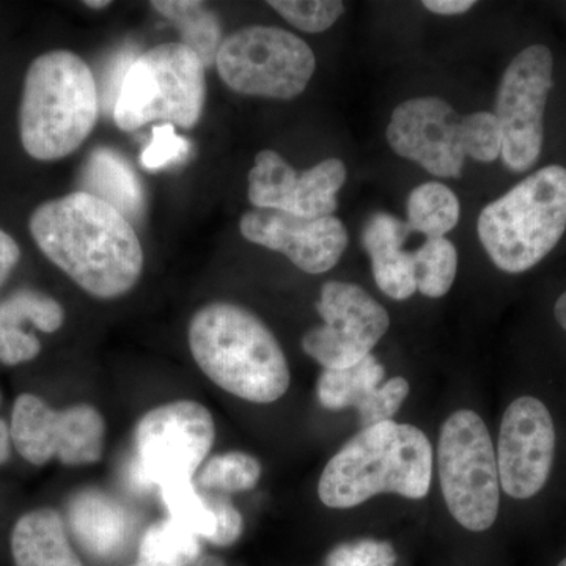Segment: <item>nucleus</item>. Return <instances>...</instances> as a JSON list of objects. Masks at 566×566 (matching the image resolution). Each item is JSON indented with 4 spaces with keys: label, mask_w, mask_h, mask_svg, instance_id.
Masks as SVG:
<instances>
[{
    "label": "nucleus",
    "mask_w": 566,
    "mask_h": 566,
    "mask_svg": "<svg viewBox=\"0 0 566 566\" xmlns=\"http://www.w3.org/2000/svg\"><path fill=\"white\" fill-rule=\"evenodd\" d=\"M556 428L542 401L516 398L502 417L497 442L501 486L513 499H531L543 490L553 469Z\"/></svg>",
    "instance_id": "obj_13"
},
{
    "label": "nucleus",
    "mask_w": 566,
    "mask_h": 566,
    "mask_svg": "<svg viewBox=\"0 0 566 566\" xmlns=\"http://www.w3.org/2000/svg\"><path fill=\"white\" fill-rule=\"evenodd\" d=\"M270 6L293 28L308 33L327 31L345 13L338 0H273Z\"/></svg>",
    "instance_id": "obj_31"
},
{
    "label": "nucleus",
    "mask_w": 566,
    "mask_h": 566,
    "mask_svg": "<svg viewBox=\"0 0 566 566\" xmlns=\"http://www.w3.org/2000/svg\"><path fill=\"white\" fill-rule=\"evenodd\" d=\"M80 191L120 211L129 222L140 221L145 212V192L139 175L120 153L95 148L81 170Z\"/></svg>",
    "instance_id": "obj_19"
},
{
    "label": "nucleus",
    "mask_w": 566,
    "mask_h": 566,
    "mask_svg": "<svg viewBox=\"0 0 566 566\" xmlns=\"http://www.w3.org/2000/svg\"><path fill=\"white\" fill-rule=\"evenodd\" d=\"M139 558L159 566H191L200 558L199 538L167 517L142 536Z\"/></svg>",
    "instance_id": "obj_26"
},
{
    "label": "nucleus",
    "mask_w": 566,
    "mask_h": 566,
    "mask_svg": "<svg viewBox=\"0 0 566 566\" xmlns=\"http://www.w3.org/2000/svg\"><path fill=\"white\" fill-rule=\"evenodd\" d=\"M205 99L203 63L181 43H166L134 59L112 115L123 132L155 120L192 129L202 117Z\"/></svg>",
    "instance_id": "obj_6"
},
{
    "label": "nucleus",
    "mask_w": 566,
    "mask_h": 566,
    "mask_svg": "<svg viewBox=\"0 0 566 566\" xmlns=\"http://www.w3.org/2000/svg\"><path fill=\"white\" fill-rule=\"evenodd\" d=\"M461 117L438 96L401 103L387 126V142L401 158L415 161L439 178H460L465 155L461 147Z\"/></svg>",
    "instance_id": "obj_14"
},
{
    "label": "nucleus",
    "mask_w": 566,
    "mask_h": 566,
    "mask_svg": "<svg viewBox=\"0 0 566 566\" xmlns=\"http://www.w3.org/2000/svg\"><path fill=\"white\" fill-rule=\"evenodd\" d=\"M196 565H199V566H222L221 560H218V558H210V557L199 558V560H197Z\"/></svg>",
    "instance_id": "obj_41"
},
{
    "label": "nucleus",
    "mask_w": 566,
    "mask_h": 566,
    "mask_svg": "<svg viewBox=\"0 0 566 566\" xmlns=\"http://www.w3.org/2000/svg\"><path fill=\"white\" fill-rule=\"evenodd\" d=\"M415 279L417 290L427 297H442L452 289L457 277L458 253L447 238H428L416 252Z\"/></svg>",
    "instance_id": "obj_28"
},
{
    "label": "nucleus",
    "mask_w": 566,
    "mask_h": 566,
    "mask_svg": "<svg viewBox=\"0 0 566 566\" xmlns=\"http://www.w3.org/2000/svg\"><path fill=\"white\" fill-rule=\"evenodd\" d=\"M14 566H84L71 546L65 517L52 506L21 513L10 532Z\"/></svg>",
    "instance_id": "obj_18"
},
{
    "label": "nucleus",
    "mask_w": 566,
    "mask_h": 566,
    "mask_svg": "<svg viewBox=\"0 0 566 566\" xmlns=\"http://www.w3.org/2000/svg\"><path fill=\"white\" fill-rule=\"evenodd\" d=\"M29 227L44 256L92 296L115 300L139 282L144 251L133 223L91 193L41 203Z\"/></svg>",
    "instance_id": "obj_1"
},
{
    "label": "nucleus",
    "mask_w": 566,
    "mask_h": 566,
    "mask_svg": "<svg viewBox=\"0 0 566 566\" xmlns=\"http://www.w3.org/2000/svg\"><path fill=\"white\" fill-rule=\"evenodd\" d=\"M216 516V532L208 542L216 546H232L243 534L244 523L240 510L226 494L207 493Z\"/></svg>",
    "instance_id": "obj_35"
},
{
    "label": "nucleus",
    "mask_w": 566,
    "mask_h": 566,
    "mask_svg": "<svg viewBox=\"0 0 566 566\" xmlns=\"http://www.w3.org/2000/svg\"><path fill=\"white\" fill-rule=\"evenodd\" d=\"M170 520L197 538L210 539L216 532V516L207 493L196 482L172 483L159 490Z\"/></svg>",
    "instance_id": "obj_29"
},
{
    "label": "nucleus",
    "mask_w": 566,
    "mask_h": 566,
    "mask_svg": "<svg viewBox=\"0 0 566 566\" xmlns=\"http://www.w3.org/2000/svg\"><path fill=\"white\" fill-rule=\"evenodd\" d=\"M297 177L279 153L260 151L249 172V200L259 210L290 211Z\"/></svg>",
    "instance_id": "obj_24"
},
{
    "label": "nucleus",
    "mask_w": 566,
    "mask_h": 566,
    "mask_svg": "<svg viewBox=\"0 0 566 566\" xmlns=\"http://www.w3.org/2000/svg\"><path fill=\"white\" fill-rule=\"evenodd\" d=\"M476 230L491 262L526 273L556 248L566 230V169L547 166L480 212Z\"/></svg>",
    "instance_id": "obj_5"
},
{
    "label": "nucleus",
    "mask_w": 566,
    "mask_h": 566,
    "mask_svg": "<svg viewBox=\"0 0 566 566\" xmlns=\"http://www.w3.org/2000/svg\"><path fill=\"white\" fill-rule=\"evenodd\" d=\"M191 150V144L175 133V126L164 123L153 128V139L142 151L140 164L147 170L163 169L174 163H180Z\"/></svg>",
    "instance_id": "obj_33"
},
{
    "label": "nucleus",
    "mask_w": 566,
    "mask_h": 566,
    "mask_svg": "<svg viewBox=\"0 0 566 566\" xmlns=\"http://www.w3.org/2000/svg\"><path fill=\"white\" fill-rule=\"evenodd\" d=\"M411 232L408 222L382 211L371 214L364 227L363 244L376 285L395 301L409 300L417 290L412 252L403 249Z\"/></svg>",
    "instance_id": "obj_17"
},
{
    "label": "nucleus",
    "mask_w": 566,
    "mask_h": 566,
    "mask_svg": "<svg viewBox=\"0 0 566 566\" xmlns=\"http://www.w3.org/2000/svg\"><path fill=\"white\" fill-rule=\"evenodd\" d=\"M345 181V164L337 158L324 159L297 177L289 212L307 219L329 218L337 210V192Z\"/></svg>",
    "instance_id": "obj_22"
},
{
    "label": "nucleus",
    "mask_w": 566,
    "mask_h": 566,
    "mask_svg": "<svg viewBox=\"0 0 566 566\" xmlns=\"http://www.w3.org/2000/svg\"><path fill=\"white\" fill-rule=\"evenodd\" d=\"M3 406V394L0 389V411ZM14 449L13 442H11L10 420L6 417L0 416V468L9 464L11 457H13Z\"/></svg>",
    "instance_id": "obj_38"
},
{
    "label": "nucleus",
    "mask_w": 566,
    "mask_h": 566,
    "mask_svg": "<svg viewBox=\"0 0 566 566\" xmlns=\"http://www.w3.org/2000/svg\"><path fill=\"white\" fill-rule=\"evenodd\" d=\"M241 234L271 251L281 252L307 274H323L340 262L348 245V232L340 219H307L281 210L245 212Z\"/></svg>",
    "instance_id": "obj_15"
},
{
    "label": "nucleus",
    "mask_w": 566,
    "mask_h": 566,
    "mask_svg": "<svg viewBox=\"0 0 566 566\" xmlns=\"http://www.w3.org/2000/svg\"><path fill=\"white\" fill-rule=\"evenodd\" d=\"M214 419L203 405L177 400L142 417L134 430L133 457L126 469L137 491L192 482L214 444Z\"/></svg>",
    "instance_id": "obj_7"
},
{
    "label": "nucleus",
    "mask_w": 566,
    "mask_h": 566,
    "mask_svg": "<svg viewBox=\"0 0 566 566\" xmlns=\"http://www.w3.org/2000/svg\"><path fill=\"white\" fill-rule=\"evenodd\" d=\"M460 136L464 155L474 161L493 163L501 158L504 136L493 112H474L461 118Z\"/></svg>",
    "instance_id": "obj_30"
},
{
    "label": "nucleus",
    "mask_w": 566,
    "mask_h": 566,
    "mask_svg": "<svg viewBox=\"0 0 566 566\" xmlns=\"http://www.w3.org/2000/svg\"><path fill=\"white\" fill-rule=\"evenodd\" d=\"M189 346L200 370L226 392L274 403L290 387L285 353L266 324L241 305H205L189 323Z\"/></svg>",
    "instance_id": "obj_2"
},
{
    "label": "nucleus",
    "mask_w": 566,
    "mask_h": 566,
    "mask_svg": "<svg viewBox=\"0 0 566 566\" xmlns=\"http://www.w3.org/2000/svg\"><path fill=\"white\" fill-rule=\"evenodd\" d=\"M65 322L62 304L50 294L40 290H14L9 296L0 300V327H35L43 334H54Z\"/></svg>",
    "instance_id": "obj_25"
},
{
    "label": "nucleus",
    "mask_w": 566,
    "mask_h": 566,
    "mask_svg": "<svg viewBox=\"0 0 566 566\" xmlns=\"http://www.w3.org/2000/svg\"><path fill=\"white\" fill-rule=\"evenodd\" d=\"M554 315H556L557 323L566 331V292L558 297Z\"/></svg>",
    "instance_id": "obj_39"
},
{
    "label": "nucleus",
    "mask_w": 566,
    "mask_h": 566,
    "mask_svg": "<svg viewBox=\"0 0 566 566\" xmlns=\"http://www.w3.org/2000/svg\"><path fill=\"white\" fill-rule=\"evenodd\" d=\"M315 307L324 324L308 331L301 345L324 370L360 363L390 326L386 308L354 283H324Z\"/></svg>",
    "instance_id": "obj_12"
},
{
    "label": "nucleus",
    "mask_w": 566,
    "mask_h": 566,
    "mask_svg": "<svg viewBox=\"0 0 566 566\" xmlns=\"http://www.w3.org/2000/svg\"><path fill=\"white\" fill-rule=\"evenodd\" d=\"M99 115L91 66L70 51H51L29 66L20 106V136L36 161H59L87 140Z\"/></svg>",
    "instance_id": "obj_4"
},
{
    "label": "nucleus",
    "mask_w": 566,
    "mask_h": 566,
    "mask_svg": "<svg viewBox=\"0 0 566 566\" xmlns=\"http://www.w3.org/2000/svg\"><path fill=\"white\" fill-rule=\"evenodd\" d=\"M216 69L234 92L293 99L307 88L316 59L311 46L294 33L251 25L223 39Z\"/></svg>",
    "instance_id": "obj_9"
},
{
    "label": "nucleus",
    "mask_w": 566,
    "mask_h": 566,
    "mask_svg": "<svg viewBox=\"0 0 566 566\" xmlns=\"http://www.w3.org/2000/svg\"><path fill=\"white\" fill-rule=\"evenodd\" d=\"M129 566H159V565L151 564V562L142 560V558H137V562H134V564L129 565Z\"/></svg>",
    "instance_id": "obj_42"
},
{
    "label": "nucleus",
    "mask_w": 566,
    "mask_h": 566,
    "mask_svg": "<svg viewBox=\"0 0 566 566\" xmlns=\"http://www.w3.org/2000/svg\"><path fill=\"white\" fill-rule=\"evenodd\" d=\"M66 526L82 549L96 558L118 556L132 538L128 510L104 491H77L66 505Z\"/></svg>",
    "instance_id": "obj_16"
},
{
    "label": "nucleus",
    "mask_w": 566,
    "mask_h": 566,
    "mask_svg": "<svg viewBox=\"0 0 566 566\" xmlns=\"http://www.w3.org/2000/svg\"><path fill=\"white\" fill-rule=\"evenodd\" d=\"M558 566H566V557L560 562V564H558Z\"/></svg>",
    "instance_id": "obj_43"
},
{
    "label": "nucleus",
    "mask_w": 566,
    "mask_h": 566,
    "mask_svg": "<svg viewBox=\"0 0 566 566\" xmlns=\"http://www.w3.org/2000/svg\"><path fill=\"white\" fill-rule=\"evenodd\" d=\"M394 546L379 539H357L335 546L327 554L326 566H395Z\"/></svg>",
    "instance_id": "obj_32"
},
{
    "label": "nucleus",
    "mask_w": 566,
    "mask_h": 566,
    "mask_svg": "<svg viewBox=\"0 0 566 566\" xmlns=\"http://www.w3.org/2000/svg\"><path fill=\"white\" fill-rule=\"evenodd\" d=\"M163 17L172 21L188 48L203 63L205 69L216 65L222 46V25L219 18L199 0H161L151 2Z\"/></svg>",
    "instance_id": "obj_20"
},
{
    "label": "nucleus",
    "mask_w": 566,
    "mask_h": 566,
    "mask_svg": "<svg viewBox=\"0 0 566 566\" xmlns=\"http://www.w3.org/2000/svg\"><path fill=\"white\" fill-rule=\"evenodd\" d=\"M460 221V202L449 186L428 181L408 199V226L427 238H444Z\"/></svg>",
    "instance_id": "obj_23"
},
{
    "label": "nucleus",
    "mask_w": 566,
    "mask_h": 566,
    "mask_svg": "<svg viewBox=\"0 0 566 566\" xmlns=\"http://www.w3.org/2000/svg\"><path fill=\"white\" fill-rule=\"evenodd\" d=\"M408 394L409 382L405 378H400V376L379 386L375 394L371 395L370 400L357 409L363 427H371V424L392 419L395 412L405 403Z\"/></svg>",
    "instance_id": "obj_34"
},
{
    "label": "nucleus",
    "mask_w": 566,
    "mask_h": 566,
    "mask_svg": "<svg viewBox=\"0 0 566 566\" xmlns=\"http://www.w3.org/2000/svg\"><path fill=\"white\" fill-rule=\"evenodd\" d=\"M553 71V52L534 44L520 52L502 76L495 117L504 136L501 158L513 172L532 169L542 155L543 115Z\"/></svg>",
    "instance_id": "obj_11"
},
{
    "label": "nucleus",
    "mask_w": 566,
    "mask_h": 566,
    "mask_svg": "<svg viewBox=\"0 0 566 566\" xmlns=\"http://www.w3.org/2000/svg\"><path fill=\"white\" fill-rule=\"evenodd\" d=\"M21 249L9 233L0 229V289L9 281L17 264L20 263Z\"/></svg>",
    "instance_id": "obj_36"
},
{
    "label": "nucleus",
    "mask_w": 566,
    "mask_h": 566,
    "mask_svg": "<svg viewBox=\"0 0 566 566\" xmlns=\"http://www.w3.org/2000/svg\"><path fill=\"white\" fill-rule=\"evenodd\" d=\"M439 482L449 512L471 532L488 531L501 502L497 458L485 422L469 409L446 420L438 447Z\"/></svg>",
    "instance_id": "obj_8"
},
{
    "label": "nucleus",
    "mask_w": 566,
    "mask_h": 566,
    "mask_svg": "<svg viewBox=\"0 0 566 566\" xmlns=\"http://www.w3.org/2000/svg\"><path fill=\"white\" fill-rule=\"evenodd\" d=\"M385 376V367L371 354L352 367L324 370L316 386L319 403L331 411L359 409L382 385Z\"/></svg>",
    "instance_id": "obj_21"
},
{
    "label": "nucleus",
    "mask_w": 566,
    "mask_h": 566,
    "mask_svg": "<svg viewBox=\"0 0 566 566\" xmlns=\"http://www.w3.org/2000/svg\"><path fill=\"white\" fill-rule=\"evenodd\" d=\"M262 476V464L243 452L210 458L197 472L196 485L205 493L233 494L251 491Z\"/></svg>",
    "instance_id": "obj_27"
},
{
    "label": "nucleus",
    "mask_w": 566,
    "mask_h": 566,
    "mask_svg": "<svg viewBox=\"0 0 566 566\" xmlns=\"http://www.w3.org/2000/svg\"><path fill=\"white\" fill-rule=\"evenodd\" d=\"M474 6V0H424L423 2L424 9L433 11L436 14H444V17L463 14Z\"/></svg>",
    "instance_id": "obj_37"
},
{
    "label": "nucleus",
    "mask_w": 566,
    "mask_h": 566,
    "mask_svg": "<svg viewBox=\"0 0 566 566\" xmlns=\"http://www.w3.org/2000/svg\"><path fill=\"white\" fill-rule=\"evenodd\" d=\"M14 453L43 468L57 461L70 468L98 463L103 457L106 422L95 406L54 408L43 397L21 392L9 416Z\"/></svg>",
    "instance_id": "obj_10"
},
{
    "label": "nucleus",
    "mask_w": 566,
    "mask_h": 566,
    "mask_svg": "<svg viewBox=\"0 0 566 566\" xmlns=\"http://www.w3.org/2000/svg\"><path fill=\"white\" fill-rule=\"evenodd\" d=\"M85 6L91 7V9L102 10L106 9V7H109L111 2L109 0H96V2H93V0H87Z\"/></svg>",
    "instance_id": "obj_40"
},
{
    "label": "nucleus",
    "mask_w": 566,
    "mask_h": 566,
    "mask_svg": "<svg viewBox=\"0 0 566 566\" xmlns=\"http://www.w3.org/2000/svg\"><path fill=\"white\" fill-rule=\"evenodd\" d=\"M431 475L433 449L423 431L386 420L364 428L331 458L318 495L329 509H353L382 493L423 499Z\"/></svg>",
    "instance_id": "obj_3"
}]
</instances>
